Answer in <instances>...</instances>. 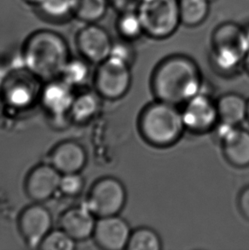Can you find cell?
Returning <instances> with one entry per match:
<instances>
[{"mask_svg":"<svg viewBox=\"0 0 249 250\" xmlns=\"http://www.w3.org/2000/svg\"><path fill=\"white\" fill-rule=\"evenodd\" d=\"M131 83L130 65L121 59L109 57L98 64L95 85L104 98L116 99L127 91Z\"/></svg>","mask_w":249,"mask_h":250,"instance_id":"7","label":"cell"},{"mask_svg":"<svg viewBox=\"0 0 249 250\" xmlns=\"http://www.w3.org/2000/svg\"><path fill=\"white\" fill-rule=\"evenodd\" d=\"M7 77H8V72L3 66L0 65V87L6 82Z\"/></svg>","mask_w":249,"mask_h":250,"instance_id":"31","label":"cell"},{"mask_svg":"<svg viewBox=\"0 0 249 250\" xmlns=\"http://www.w3.org/2000/svg\"><path fill=\"white\" fill-rule=\"evenodd\" d=\"M94 216L85 206L74 208L67 210L62 215L60 227L74 240H85L94 232Z\"/></svg>","mask_w":249,"mask_h":250,"instance_id":"15","label":"cell"},{"mask_svg":"<svg viewBox=\"0 0 249 250\" xmlns=\"http://www.w3.org/2000/svg\"><path fill=\"white\" fill-rule=\"evenodd\" d=\"M21 58L30 74L38 78L52 81L61 76L70 60V49L61 34L42 28L32 32L25 39Z\"/></svg>","mask_w":249,"mask_h":250,"instance_id":"1","label":"cell"},{"mask_svg":"<svg viewBox=\"0 0 249 250\" xmlns=\"http://www.w3.org/2000/svg\"><path fill=\"white\" fill-rule=\"evenodd\" d=\"M62 174L52 165L43 164L31 171L26 180L27 196L35 202L51 198L59 189Z\"/></svg>","mask_w":249,"mask_h":250,"instance_id":"13","label":"cell"},{"mask_svg":"<svg viewBox=\"0 0 249 250\" xmlns=\"http://www.w3.org/2000/svg\"><path fill=\"white\" fill-rule=\"evenodd\" d=\"M75 0H44L38 9L44 17L51 20H64L73 17Z\"/></svg>","mask_w":249,"mask_h":250,"instance_id":"22","label":"cell"},{"mask_svg":"<svg viewBox=\"0 0 249 250\" xmlns=\"http://www.w3.org/2000/svg\"><path fill=\"white\" fill-rule=\"evenodd\" d=\"M182 113L176 105L159 102L148 106L141 116L140 128L145 139L153 145L168 146L175 142L185 128Z\"/></svg>","mask_w":249,"mask_h":250,"instance_id":"3","label":"cell"},{"mask_svg":"<svg viewBox=\"0 0 249 250\" xmlns=\"http://www.w3.org/2000/svg\"><path fill=\"white\" fill-rule=\"evenodd\" d=\"M108 7V0H75L73 17L84 24L98 23Z\"/></svg>","mask_w":249,"mask_h":250,"instance_id":"19","label":"cell"},{"mask_svg":"<svg viewBox=\"0 0 249 250\" xmlns=\"http://www.w3.org/2000/svg\"><path fill=\"white\" fill-rule=\"evenodd\" d=\"M239 204L244 216L249 219V187L243 189V192L241 193Z\"/></svg>","mask_w":249,"mask_h":250,"instance_id":"30","label":"cell"},{"mask_svg":"<svg viewBox=\"0 0 249 250\" xmlns=\"http://www.w3.org/2000/svg\"><path fill=\"white\" fill-rule=\"evenodd\" d=\"M110 57L121 59L128 64H131L135 58V48L131 41L120 38V41H114Z\"/></svg>","mask_w":249,"mask_h":250,"instance_id":"28","label":"cell"},{"mask_svg":"<svg viewBox=\"0 0 249 250\" xmlns=\"http://www.w3.org/2000/svg\"><path fill=\"white\" fill-rule=\"evenodd\" d=\"M138 11L145 35L153 40L168 39L181 25L179 0H143Z\"/></svg>","mask_w":249,"mask_h":250,"instance_id":"5","label":"cell"},{"mask_svg":"<svg viewBox=\"0 0 249 250\" xmlns=\"http://www.w3.org/2000/svg\"><path fill=\"white\" fill-rule=\"evenodd\" d=\"M245 30H246L247 37H248V41H249V24L245 27Z\"/></svg>","mask_w":249,"mask_h":250,"instance_id":"34","label":"cell"},{"mask_svg":"<svg viewBox=\"0 0 249 250\" xmlns=\"http://www.w3.org/2000/svg\"><path fill=\"white\" fill-rule=\"evenodd\" d=\"M98 108V101L94 95L84 93L74 99L71 105V115L77 122H85L94 115Z\"/></svg>","mask_w":249,"mask_h":250,"instance_id":"23","label":"cell"},{"mask_svg":"<svg viewBox=\"0 0 249 250\" xmlns=\"http://www.w3.org/2000/svg\"><path fill=\"white\" fill-rule=\"evenodd\" d=\"M52 217L49 210L40 204L27 208L21 214L19 228L27 245L38 248L51 231Z\"/></svg>","mask_w":249,"mask_h":250,"instance_id":"11","label":"cell"},{"mask_svg":"<svg viewBox=\"0 0 249 250\" xmlns=\"http://www.w3.org/2000/svg\"><path fill=\"white\" fill-rule=\"evenodd\" d=\"M75 44L82 58L88 62L99 64L110 57L114 41L99 24H84L76 33Z\"/></svg>","mask_w":249,"mask_h":250,"instance_id":"8","label":"cell"},{"mask_svg":"<svg viewBox=\"0 0 249 250\" xmlns=\"http://www.w3.org/2000/svg\"><path fill=\"white\" fill-rule=\"evenodd\" d=\"M125 199V189L122 183L114 178H104L91 188L84 206L95 216H113L121 212Z\"/></svg>","mask_w":249,"mask_h":250,"instance_id":"6","label":"cell"},{"mask_svg":"<svg viewBox=\"0 0 249 250\" xmlns=\"http://www.w3.org/2000/svg\"><path fill=\"white\" fill-rule=\"evenodd\" d=\"M115 28L119 37L131 42L145 35L144 26L138 10H128L119 13L115 22Z\"/></svg>","mask_w":249,"mask_h":250,"instance_id":"20","label":"cell"},{"mask_svg":"<svg viewBox=\"0 0 249 250\" xmlns=\"http://www.w3.org/2000/svg\"><path fill=\"white\" fill-rule=\"evenodd\" d=\"M86 60L84 58L81 59H72L67 62V64L62 73V81L69 85H74L83 83L87 79L89 74Z\"/></svg>","mask_w":249,"mask_h":250,"instance_id":"24","label":"cell"},{"mask_svg":"<svg viewBox=\"0 0 249 250\" xmlns=\"http://www.w3.org/2000/svg\"><path fill=\"white\" fill-rule=\"evenodd\" d=\"M84 187V179L79 172L62 174L59 189L63 195L68 196H77Z\"/></svg>","mask_w":249,"mask_h":250,"instance_id":"27","label":"cell"},{"mask_svg":"<svg viewBox=\"0 0 249 250\" xmlns=\"http://www.w3.org/2000/svg\"><path fill=\"white\" fill-rule=\"evenodd\" d=\"M212 0H179L181 25L187 27L201 26L208 19Z\"/></svg>","mask_w":249,"mask_h":250,"instance_id":"18","label":"cell"},{"mask_svg":"<svg viewBox=\"0 0 249 250\" xmlns=\"http://www.w3.org/2000/svg\"><path fill=\"white\" fill-rule=\"evenodd\" d=\"M131 234L127 222L121 217L113 215L99 218L92 237L103 250H122L127 247Z\"/></svg>","mask_w":249,"mask_h":250,"instance_id":"9","label":"cell"},{"mask_svg":"<svg viewBox=\"0 0 249 250\" xmlns=\"http://www.w3.org/2000/svg\"><path fill=\"white\" fill-rule=\"evenodd\" d=\"M202 75L191 58L172 55L155 68L153 89L162 102L177 105L187 102L200 93Z\"/></svg>","mask_w":249,"mask_h":250,"instance_id":"2","label":"cell"},{"mask_svg":"<svg viewBox=\"0 0 249 250\" xmlns=\"http://www.w3.org/2000/svg\"><path fill=\"white\" fill-rule=\"evenodd\" d=\"M51 165L61 174L79 172L86 163L84 148L78 143L66 141L59 144L50 156Z\"/></svg>","mask_w":249,"mask_h":250,"instance_id":"14","label":"cell"},{"mask_svg":"<svg viewBox=\"0 0 249 250\" xmlns=\"http://www.w3.org/2000/svg\"><path fill=\"white\" fill-rule=\"evenodd\" d=\"M69 84L66 82H51L44 89L43 102L45 108L51 113L59 115L70 109L74 98L71 94Z\"/></svg>","mask_w":249,"mask_h":250,"instance_id":"16","label":"cell"},{"mask_svg":"<svg viewBox=\"0 0 249 250\" xmlns=\"http://www.w3.org/2000/svg\"><path fill=\"white\" fill-rule=\"evenodd\" d=\"M109 6L114 8L119 13L128 10H138L139 2L138 0H108Z\"/></svg>","mask_w":249,"mask_h":250,"instance_id":"29","label":"cell"},{"mask_svg":"<svg viewBox=\"0 0 249 250\" xmlns=\"http://www.w3.org/2000/svg\"><path fill=\"white\" fill-rule=\"evenodd\" d=\"M162 242L155 230L140 228L131 234L126 249L129 250H159Z\"/></svg>","mask_w":249,"mask_h":250,"instance_id":"21","label":"cell"},{"mask_svg":"<svg viewBox=\"0 0 249 250\" xmlns=\"http://www.w3.org/2000/svg\"><path fill=\"white\" fill-rule=\"evenodd\" d=\"M185 126L194 132H205L215 125L219 113L217 104L207 95H195L182 112Z\"/></svg>","mask_w":249,"mask_h":250,"instance_id":"10","label":"cell"},{"mask_svg":"<svg viewBox=\"0 0 249 250\" xmlns=\"http://www.w3.org/2000/svg\"><path fill=\"white\" fill-rule=\"evenodd\" d=\"M249 51L245 27L233 21L219 24L211 37V57L217 68L230 71L237 68Z\"/></svg>","mask_w":249,"mask_h":250,"instance_id":"4","label":"cell"},{"mask_svg":"<svg viewBox=\"0 0 249 250\" xmlns=\"http://www.w3.org/2000/svg\"><path fill=\"white\" fill-rule=\"evenodd\" d=\"M75 242L76 241L62 229L51 230L41 242L39 249L43 250H73L75 248Z\"/></svg>","mask_w":249,"mask_h":250,"instance_id":"25","label":"cell"},{"mask_svg":"<svg viewBox=\"0 0 249 250\" xmlns=\"http://www.w3.org/2000/svg\"><path fill=\"white\" fill-rule=\"evenodd\" d=\"M247 117L249 119V102L248 103V115H247Z\"/></svg>","mask_w":249,"mask_h":250,"instance_id":"35","label":"cell"},{"mask_svg":"<svg viewBox=\"0 0 249 250\" xmlns=\"http://www.w3.org/2000/svg\"><path fill=\"white\" fill-rule=\"evenodd\" d=\"M227 159L238 167L249 165V132L224 122L218 128Z\"/></svg>","mask_w":249,"mask_h":250,"instance_id":"12","label":"cell"},{"mask_svg":"<svg viewBox=\"0 0 249 250\" xmlns=\"http://www.w3.org/2000/svg\"><path fill=\"white\" fill-rule=\"evenodd\" d=\"M138 2H139V3H140V2H141V1H143V0H138Z\"/></svg>","mask_w":249,"mask_h":250,"instance_id":"36","label":"cell"},{"mask_svg":"<svg viewBox=\"0 0 249 250\" xmlns=\"http://www.w3.org/2000/svg\"><path fill=\"white\" fill-rule=\"evenodd\" d=\"M243 64H244V67L246 68L247 71L249 73V51L248 52V54H247L246 58L244 59Z\"/></svg>","mask_w":249,"mask_h":250,"instance_id":"33","label":"cell"},{"mask_svg":"<svg viewBox=\"0 0 249 250\" xmlns=\"http://www.w3.org/2000/svg\"><path fill=\"white\" fill-rule=\"evenodd\" d=\"M217 108L221 122L229 125H238L248 115V103L237 94L223 96L217 103Z\"/></svg>","mask_w":249,"mask_h":250,"instance_id":"17","label":"cell"},{"mask_svg":"<svg viewBox=\"0 0 249 250\" xmlns=\"http://www.w3.org/2000/svg\"><path fill=\"white\" fill-rule=\"evenodd\" d=\"M22 1L27 5L36 7V8H38V7L41 5V3L44 2V0H22Z\"/></svg>","mask_w":249,"mask_h":250,"instance_id":"32","label":"cell"},{"mask_svg":"<svg viewBox=\"0 0 249 250\" xmlns=\"http://www.w3.org/2000/svg\"><path fill=\"white\" fill-rule=\"evenodd\" d=\"M7 100H9L10 104L16 107L27 106L33 98L30 89L27 87V84L21 82L13 83L12 87L9 89L6 94Z\"/></svg>","mask_w":249,"mask_h":250,"instance_id":"26","label":"cell"}]
</instances>
